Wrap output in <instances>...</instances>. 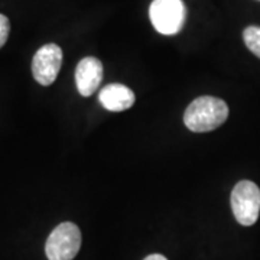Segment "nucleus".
Segmentation results:
<instances>
[{
    "instance_id": "20e7f679",
    "label": "nucleus",
    "mask_w": 260,
    "mask_h": 260,
    "mask_svg": "<svg viewBox=\"0 0 260 260\" xmlns=\"http://www.w3.org/2000/svg\"><path fill=\"white\" fill-rule=\"evenodd\" d=\"M232 210L242 225H253L260 213V189L251 181L237 182L232 191Z\"/></svg>"
},
{
    "instance_id": "9d476101",
    "label": "nucleus",
    "mask_w": 260,
    "mask_h": 260,
    "mask_svg": "<svg viewBox=\"0 0 260 260\" xmlns=\"http://www.w3.org/2000/svg\"><path fill=\"white\" fill-rule=\"evenodd\" d=\"M143 260H168L165 256L162 254H149L148 257H145Z\"/></svg>"
},
{
    "instance_id": "6e6552de",
    "label": "nucleus",
    "mask_w": 260,
    "mask_h": 260,
    "mask_svg": "<svg viewBox=\"0 0 260 260\" xmlns=\"http://www.w3.org/2000/svg\"><path fill=\"white\" fill-rule=\"evenodd\" d=\"M243 39L246 47L257 58H260V26H249L244 29Z\"/></svg>"
},
{
    "instance_id": "7ed1b4c3",
    "label": "nucleus",
    "mask_w": 260,
    "mask_h": 260,
    "mask_svg": "<svg viewBox=\"0 0 260 260\" xmlns=\"http://www.w3.org/2000/svg\"><path fill=\"white\" fill-rule=\"evenodd\" d=\"M149 16L159 34L175 35L185 25L186 8L182 0H153Z\"/></svg>"
},
{
    "instance_id": "9b49d317",
    "label": "nucleus",
    "mask_w": 260,
    "mask_h": 260,
    "mask_svg": "<svg viewBox=\"0 0 260 260\" xmlns=\"http://www.w3.org/2000/svg\"><path fill=\"white\" fill-rule=\"evenodd\" d=\"M259 2H260V0H259Z\"/></svg>"
},
{
    "instance_id": "f03ea898",
    "label": "nucleus",
    "mask_w": 260,
    "mask_h": 260,
    "mask_svg": "<svg viewBox=\"0 0 260 260\" xmlns=\"http://www.w3.org/2000/svg\"><path fill=\"white\" fill-rule=\"evenodd\" d=\"M81 247V232L70 221L56 225L48 237L45 253L48 260H73Z\"/></svg>"
},
{
    "instance_id": "f257e3e1",
    "label": "nucleus",
    "mask_w": 260,
    "mask_h": 260,
    "mask_svg": "<svg viewBox=\"0 0 260 260\" xmlns=\"http://www.w3.org/2000/svg\"><path fill=\"white\" fill-rule=\"evenodd\" d=\"M229 117V106L221 99L203 95L186 107L184 123L195 133H205L220 127Z\"/></svg>"
},
{
    "instance_id": "1a4fd4ad",
    "label": "nucleus",
    "mask_w": 260,
    "mask_h": 260,
    "mask_svg": "<svg viewBox=\"0 0 260 260\" xmlns=\"http://www.w3.org/2000/svg\"><path fill=\"white\" fill-rule=\"evenodd\" d=\"M10 32V22L9 19L6 18L5 15L0 13V48L3 47L9 38Z\"/></svg>"
},
{
    "instance_id": "0eeeda50",
    "label": "nucleus",
    "mask_w": 260,
    "mask_h": 260,
    "mask_svg": "<svg viewBox=\"0 0 260 260\" xmlns=\"http://www.w3.org/2000/svg\"><path fill=\"white\" fill-rule=\"evenodd\" d=\"M102 106L109 112H124L135 104V93L123 84L113 83L106 85L99 94Z\"/></svg>"
},
{
    "instance_id": "39448f33",
    "label": "nucleus",
    "mask_w": 260,
    "mask_h": 260,
    "mask_svg": "<svg viewBox=\"0 0 260 260\" xmlns=\"http://www.w3.org/2000/svg\"><path fill=\"white\" fill-rule=\"evenodd\" d=\"M62 65V49L56 44H47L37 51L32 59V74L41 85H51Z\"/></svg>"
},
{
    "instance_id": "423d86ee",
    "label": "nucleus",
    "mask_w": 260,
    "mask_h": 260,
    "mask_svg": "<svg viewBox=\"0 0 260 260\" xmlns=\"http://www.w3.org/2000/svg\"><path fill=\"white\" fill-rule=\"evenodd\" d=\"M103 80V64L95 56L83 58L75 68L77 90L83 97H90L97 91Z\"/></svg>"
}]
</instances>
